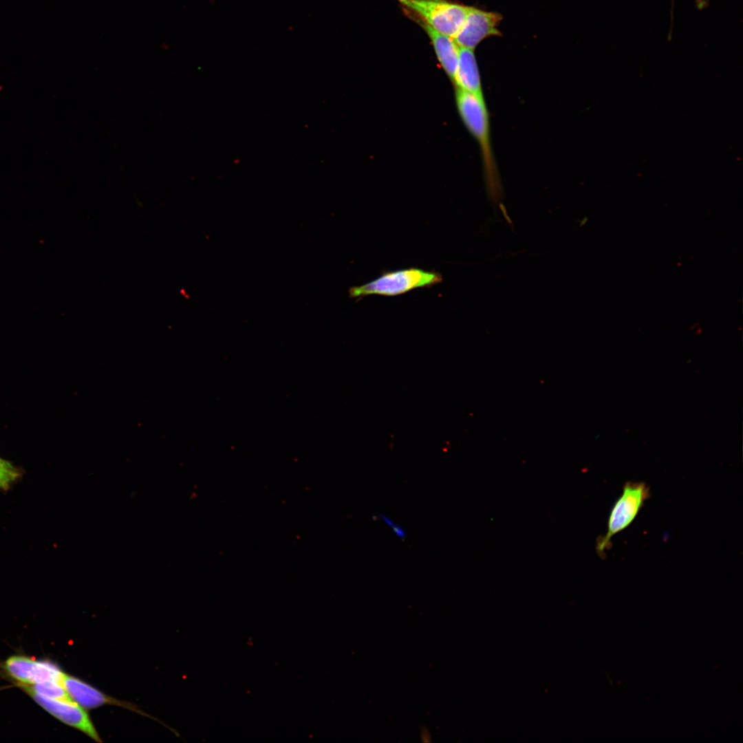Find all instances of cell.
Masks as SVG:
<instances>
[{"instance_id":"obj_1","label":"cell","mask_w":743,"mask_h":743,"mask_svg":"<svg viewBox=\"0 0 743 743\" xmlns=\"http://www.w3.org/2000/svg\"><path fill=\"white\" fill-rule=\"evenodd\" d=\"M455 102L463 123L480 145L486 184L491 197L496 198L499 194L500 182L492 151L489 115L484 97L455 88Z\"/></svg>"},{"instance_id":"obj_2","label":"cell","mask_w":743,"mask_h":743,"mask_svg":"<svg viewBox=\"0 0 743 743\" xmlns=\"http://www.w3.org/2000/svg\"><path fill=\"white\" fill-rule=\"evenodd\" d=\"M442 275L433 270L408 268L387 271L365 284L349 290V297L355 299L369 295L394 297L417 288H429L440 283Z\"/></svg>"},{"instance_id":"obj_3","label":"cell","mask_w":743,"mask_h":743,"mask_svg":"<svg viewBox=\"0 0 743 743\" xmlns=\"http://www.w3.org/2000/svg\"><path fill=\"white\" fill-rule=\"evenodd\" d=\"M418 20L453 39L462 26L470 6L448 0H398Z\"/></svg>"},{"instance_id":"obj_4","label":"cell","mask_w":743,"mask_h":743,"mask_svg":"<svg viewBox=\"0 0 743 743\" xmlns=\"http://www.w3.org/2000/svg\"><path fill=\"white\" fill-rule=\"evenodd\" d=\"M649 497V488L644 482H628L613 505L607 521L605 535L598 540L596 550L603 556L611 546L612 537L627 528L636 519Z\"/></svg>"},{"instance_id":"obj_5","label":"cell","mask_w":743,"mask_h":743,"mask_svg":"<svg viewBox=\"0 0 743 743\" xmlns=\"http://www.w3.org/2000/svg\"><path fill=\"white\" fill-rule=\"evenodd\" d=\"M502 19L498 12L470 6L462 26L453 39L460 47L474 50L484 39L502 35L497 28Z\"/></svg>"},{"instance_id":"obj_6","label":"cell","mask_w":743,"mask_h":743,"mask_svg":"<svg viewBox=\"0 0 743 743\" xmlns=\"http://www.w3.org/2000/svg\"><path fill=\"white\" fill-rule=\"evenodd\" d=\"M28 693L42 708L61 722L83 732L96 742H102L86 709L74 700H56L35 693Z\"/></svg>"},{"instance_id":"obj_7","label":"cell","mask_w":743,"mask_h":743,"mask_svg":"<svg viewBox=\"0 0 743 743\" xmlns=\"http://www.w3.org/2000/svg\"><path fill=\"white\" fill-rule=\"evenodd\" d=\"M4 669L20 685H30L45 681H56L63 684L65 674L51 662L18 655L8 658L4 663Z\"/></svg>"},{"instance_id":"obj_8","label":"cell","mask_w":743,"mask_h":743,"mask_svg":"<svg viewBox=\"0 0 743 743\" xmlns=\"http://www.w3.org/2000/svg\"><path fill=\"white\" fill-rule=\"evenodd\" d=\"M63 685L70 698L85 709H91L105 704L122 707L142 715L154 718L142 711L133 704L112 698L86 682L73 676L64 674Z\"/></svg>"},{"instance_id":"obj_9","label":"cell","mask_w":743,"mask_h":743,"mask_svg":"<svg viewBox=\"0 0 743 743\" xmlns=\"http://www.w3.org/2000/svg\"><path fill=\"white\" fill-rule=\"evenodd\" d=\"M417 21L430 39L440 66L453 83L459 63L460 46L452 38L440 34L424 23Z\"/></svg>"},{"instance_id":"obj_10","label":"cell","mask_w":743,"mask_h":743,"mask_svg":"<svg viewBox=\"0 0 743 743\" xmlns=\"http://www.w3.org/2000/svg\"><path fill=\"white\" fill-rule=\"evenodd\" d=\"M453 83L455 88L484 97L481 78L473 50L460 47L459 63Z\"/></svg>"},{"instance_id":"obj_11","label":"cell","mask_w":743,"mask_h":743,"mask_svg":"<svg viewBox=\"0 0 743 743\" xmlns=\"http://www.w3.org/2000/svg\"><path fill=\"white\" fill-rule=\"evenodd\" d=\"M28 693H35L43 696L61 700H73L65 691L62 683L56 681H45L30 685H20Z\"/></svg>"},{"instance_id":"obj_12","label":"cell","mask_w":743,"mask_h":743,"mask_svg":"<svg viewBox=\"0 0 743 743\" xmlns=\"http://www.w3.org/2000/svg\"><path fill=\"white\" fill-rule=\"evenodd\" d=\"M23 475L22 469L0 457V489L8 491Z\"/></svg>"},{"instance_id":"obj_13","label":"cell","mask_w":743,"mask_h":743,"mask_svg":"<svg viewBox=\"0 0 743 743\" xmlns=\"http://www.w3.org/2000/svg\"><path fill=\"white\" fill-rule=\"evenodd\" d=\"M391 528H392V530H393L394 533L396 535L397 537H398L400 539H405L406 537V536H407L406 530L400 525L395 524L391 527Z\"/></svg>"},{"instance_id":"obj_14","label":"cell","mask_w":743,"mask_h":743,"mask_svg":"<svg viewBox=\"0 0 743 743\" xmlns=\"http://www.w3.org/2000/svg\"><path fill=\"white\" fill-rule=\"evenodd\" d=\"M379 518H380L385 524H387L391 528L395 524L394 520L386 515L380 514Z\"/></svg>"},{"instance_id":"obj_15","label":"cell","mask_w":743,"mask_h":743,"mask_svg":"<svg viewBox=\"0 0 743 743\" xmlns=\"http://www.w3.org/2000/svg\"><path fill=\"white\" fill-rule=\"evenodd\" d=\"M421 738L424 742L429 741L430 736L427 731H425L424 730H423L421 731Z\"/></svg>"}]
</instances>
